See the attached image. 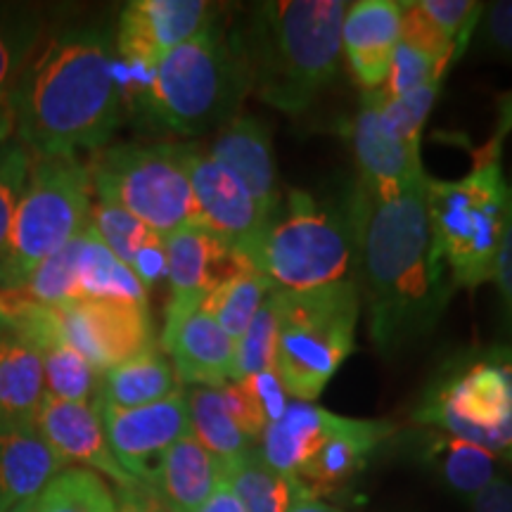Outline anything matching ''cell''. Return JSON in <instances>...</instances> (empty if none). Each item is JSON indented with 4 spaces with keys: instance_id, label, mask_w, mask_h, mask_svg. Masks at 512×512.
Returning a JSON list of instances; mask_svg holds the SVG:
<instances>
[{
    "instance_id": "816d5d0a",
    "label": "cell",
    "mask_w": 512,
    "mask_h": 512,
    "mask_svg": "<svg viewBox=\"0 0 512 512\" xmlns=\"http://www.w3.org/2000/svg\"><path fill=\"white\" fill-rule=\"evenodd\" d=\"M17 136V117L12 102L0 100V150Z\"/></svg>"
},
{
    "instance_id": "f5cc1de1",
    "label": "cell",
    "mask_w": 512,
    "mask_h": 512,
    "mask_svg": "<svg viewBox=\"0 0 512 512\" xmlns=\"http://www.w3.org/2000/svg\"><path fill=\"white\" fill-rule=\"evenodd\" d=\"M12 512H34V503H27V505H19V508H15Z\"/></svg>"
},
{
    "instance_id": "60d3db41",
    "label": "cell",
    "mask_w": 512,
    "mask_h": 512,
    "mask_svg": "<svg viewBox=\"0 0 512 512\" xmlns=\"http://www.w3.org/2000/svg\"><path fill=\"white\" fill-rule=\"evenodd\" d=\"M418 3L441 34L456 43L458 50L465 48L470 36L475 34L484 10V5L475 0H418Z\"/></svg>"
},
{
    "instance_id": "1f68e13d",
    "label": "cell",
    "mask_w": 512,
    "mask_h": 512,
    "mask_svg": "<svg viewBox=\"0 0 512 512\" xmlns=\"http://www.w3.org/2000/svg\"><path fill=\"white\" fill-rule=\"evenodd\" d=\"M432 460L446 486L460 496H477L496 479V456L467 441L441 437L432 446Z\"/></svg>"
},
{
    "instance_id": "7bdbcfd3",
    "label": "cell",
    "mask_w": 512,
    "mask_h": 512,
    "mask_svg": "<svg viewBox=\"0 0 512 512\" xmlns=\"http://www.w3.org/2000/svg\"><path fill=\"white\" fill-rule=\"evenodd\" d=\"M223 401H226V408L230 418L235 420V425L240 427L242 434L256 444L261 441V434H264L268 420L264 415V408L259 406L256 396L249 392L245 382H226L221 384Z\"/></svg>"
},
{
    "instance_id": "52a82bcc",
    "label": "cell",
    "mask_w": 512,
    "mask_h": 512,
    "mask_svg": "<svg viewBox=\"0 0 512 512\" xmlns=\"http://www.w3.org/2000/svg\"><path fill=\"white\" fill-rule=\"evenodd\" d=\"M275 375L294 401L311 403L356 347L361 294L354 278L318 290H275Z\"/></svg>"
},
{
    "instance_id": "f6af8a7d",
    "label": "cell",
    "mask_w": 512,
    "mask_h": 512,
    "mask_svg": "<svg viewBox=\"0 0 512 512\" xmlns=\"http://www.w3.org/2000/svg\"><path fill=\"white\" fill-rule=\"evenodd\" d=\"M238 382L247 384L249 392L256 396L259 406L264 408V415L268 422H275L285 413L287 403L290 401H287V392L283 382H280V377L275 375V370H268V373H259V375H249L245 380H238Z\"/></svg>"
},
{
    "instance_id": "e575fe53",
    "label": "cell",
    "mask_w": 512,
    "mask_h": 512,
    "mask_svg": "<svg viewBox=\"0 0 512 512\" xmlns=\"http://www.w3.org/2000/svg\"><path fill=\"white\" fill-rule=\"evenodd\" d=\"M275 292V290H273ZM273 292L256 311L238 342H235V380L275 370V349H278V309Z\"/></svg>"
},
{
    "instance_id": "f546056e",
    "label": "cell",
    "mask_w": 512,
    "mask_h": 512,
    "mask_svg": "<svg viewBox=\"0 0 512 512\" xmlns=\"http://www.w3.org/2000/svg\"><path fill=\"white\" fill-rule=\"evenodd\" d=\"M185 399H188L192 437L209 453H214L221 463L252 451L254 444L230 418L221 387H192Z\"/></svg>"
},
{
    "instance_id": "7c38bea8",
    "label": "cell",
    "mask_w": 512,
    "mask_h": 512,
    "mask_svg": "<svg viewBox=\"0 0 512 512\" xmlns=\"http://www.w3.org/2000/svg\"><path fill=\"white\" fill-rule=\"evenodd\" d=\"M57 309L67 344L100 375L128 358L155 349V330L147 304L81 299Z\"/></svg>"
},
{
    "instance_id": "d6a6232c",
    "label": "cell",
    "mask_w": 512,
    "mask_h": 512,
    "mask_svg": "<svg viewBox=\"0 0 512 512\" xmlns=\"http://www.w3.org/2000/svg\"><path fill=\"white\" fill-rule=\"evenodd\" d=\"M41 36V19L34 12L0 10V100L12 102Z\"/></svg>"
},
{
    "instance_id": "ffe728a7",
    "label": "cell",
    "mask_w": 512,
    "mask_h": 512,
    "mask_svg": "<svg viewBox=\"0 0 512 512\" xmlns=\"http://www.w3.org/2000/svg\"><path fill=\"white\" fill-rule=\"evenodd\" d=\"M46 399L43 358L15 325L0 318V432L36 430Z\"/></svg>"
},
{
    "instance_id": "e0dca14e",
    "label": "cell",
    "mask_w": 512,
    "mask_h": 512,
    "mask_svg": "<svg viewBox=\"0 0 512 512\" xmlns=\"http://www.w3.org/2000/svg\"><path fill=\"white\" fill-rule=\"evenodd\" d=\"M382 91L363 95L361 107L349 124V143L358 166V185L373 192H392L425 176L420 147L403 145L382 126Z\"/></svg>"
},
{
    "instance_id": "f35d334b",
    "label": "cell",
    "mask_w": 512,
    "mask_h": 512,
    "mask_svg": "<svg viewBox=\"0 0 512 512\" xmlns=\"http://www.w3.org/2000/svg\"><path fill=\"white\" fill-rule=\"evenodd\" d=\"M446 69V64H439L434 57L422 53V50L399 41L392 64H389L387 81H384L380 91L387 98H401V95L418 91L422 86H430L434 81H444Z\"/></svg>"
},
{
    "instance_id": "836d02e7",
    "label": "cell",
    "mask_w": 512,
    "mask_h": 512,
    "mask_svg": "<svg viewBox=\"0 0 512 512\" xmlns=\"http://www.w3.org/2000/svg\"><path fill=\"white\" fill-rule=\"evenodd\" d=\"M81 247L83 230L60 252L48 256L43 264H38L24 287H19L15 292H22L24 297L46 306H67L79 302Z\"/></svg>"
},
{
    "instance_id": "603a6c76",
    "label": "cell",
    "mask_w": 512,
    "mask_h": 512,
    "mask_svg": "<svg viewBox=\"0 0 512 512\" xmlns=\"http://www.w3.org/2000/svg\"><path fill=\"white\" fill-rule=\"evenodd\" d=\"M221 479V460L188 434L159 460L150 489L157 491L166 512H202Z\"/></svg>"
},
{
    "instance_id": "7402d4cb",
    "label": "cell",
    "mask_w": 512,
    "mask_h": 512,
    "mask_svg": "<svg viewBox=\"0 0 512 512\" xmlns=\"http://www.w3.org/2000/svg\"><path fill=\"white\" fill-rule=\"evenodd\" d=\"M344 420L347 418L313 403L290 401L285 413L275 422H268L261 434V458L280 475L299 479L304 465L344 425Z\"/></svg>"
},
{
    "instance_id": "f907efd6",
    "label": "cell",
    "mask_w": 512,
    "mask_h": 512,
    "mask_svg": "<svg viewBox=\"0 0 512 512\" xmlns=\"http://www.w3.org/2000/svg\"><path fill=\"white\" fill-rule=\"evenodd\" d=\"M138 491L140 489H121V496L117 498V512H162L159 505L147 503Z\"/></svg>"
},
{
    "instance_id": "6da1fadb",
    "label": "cell",
    "mask_w": 512,
    "mask_h": 512,
    "mask_svg": "<svg viewBox=\"0 0 512 512\" xmlns=\"http://www.w3.org/2000/svg\"><path fill=\"white\" fill-rule=\"evenodd\" d=\"M427 178L392 192L356 185L347 202L358 294L368 306L370 339L384 356L430 335L451 287L432 261Z\"/></svg>"
},
{
    "instance_id": "30bf717a",
    "label": "cell",
    "mask_w": 512,
    "mask_h": 512,
    "mask_svg": "<svg viewBox=\"0 0 512 512\" xmlns=\"http://www.w3.org/2000/svg\"><path fill=\"white\" fill-rule=\"evenodd\" d=\"M88 171L100 202L128 211L159 235L195 223L183 145L102 147Z\"/></svg>"
},
{
    "instance_id": "f1b7e54d",
    "label": "cell",
    "mask_w": 512,
    "mask_h": 512,
    "mask_svg": "<svg viewBox=\"0 0 512 512\" xmlns=\"http://www.w3.org/2000/svg\"><path fill=\"white\" fill-rule=\"evenodd\" d=\"M273 290L275 287L271 285V280L264 278L247 261L228 280H223L216 290H211L204 297L202 309L221 325V330L233 342H238L245 335L249 323H252L256 311L261 309V304L266 302V297Z\"/></svg>"
},
{
    "instance_id": "8992f818",
    "label": "cell",
    "mask_w": 512,
    "mask_h": 512,
    "mask_svg": "<svg viewBox=\"0 0 512 512\" xmlns=\"http://www.w3.org/2000/svg\"><path fill=\"white\" fill-rule=\"evenodd\" d=\"M413 420L512 463L510 344L463 351L446 361L427 384Z\"/></svg>"
},
{
    "instance_id": "ba28073f",
    "label": "cell",
    "mask_w": 512,
    "mask_h": 512,
    "mask_svg": "<svg viewBox=\"0 0 512 512\" xmlns=\"http://www.w3.org/2000/svg\"><path fill=\"white\" fill-rule=\"evenodd\" d=\"M245 259L275 290L306 292L342 283L354 271V238L347 214L292 190L278 204Z\"/></svg>"
},
{
    "instance_id": "83f0119b",
    "label": "cell",
    "mask_w": 512,
    "mask_h": 512,
    "mask_svg": "<svg viewBox=\"0 0 512 512\" xmlns=\"http://www.w3.org/2000/svg\"><path fill=\"white\" fill-rule=\"evenodd\" d=\"M81 299L147 304V290L136 278V273L102 245L88 223L83 228L79 264V302Z\"/></svg>"
},
{
    "instance_id": "ac0fdd59",
    "label": "cell",
    "mask_w": 512,
    "mask_h": 512,
    "mask_svg": "<svg viewBox=\"0 0 512 512\" xmlns=\"http://www.w3.org/2000/svg\"><path fill=\"white\" fill-rule=\"evenodd\" d=\"M401 41V3L396 0H361L344 15L342 53L351 74L370 91H380L389 64Z\"/></svg>"
},
{
    "instance_id": "5bb4252c",
    "label": "cell",
    "mask_w": 512,
    "mask_h": 512,
    "mask_svg": "<svg viewBox=\"0 0 512 512\" xmlns=\"http://www.w3.org/2000/svg\"><path fill=\"white\" fill-rule=\"evenodd\" d=\"M100 418L114 458L128 475L147 489L155 479L164 453L176 441L192 434L188 399L183 392L138 408L100 406Z\"/></svg>"
},
{
    "instance_id": "4fadbf2b",
    "label": "cell",
    "mask_w": 512,
    "mask_h": 512,
    "mask_svg": "<svg viewBox=\"0 0 512 512\" xmlns=\"http://www.w3.org/2000/svg\"><path fill=\"white\" fill-rule=\"evenodd\" d=\"M183 164L195 200V223L245 259L271 216L256 204L240 178L207 152L183 145Z\"/></svg>"
},
{
    "instance_id": "d590c367",
    "label": "cell",
    "mask_w": 512,
    "mask_h": 512,
    "mask_svg": "<svg viewBox=\"0 0 512 512\" xmlns=\"http://www.w3.org/2000/svg\"><path fill=\"white\" fill-rule=\"evenodd\" d=\"M31 166H34V152L17 136L0 150V264L8 254L12 223L27 188Z\"/></svg>"
},
{
    "instance_id": "277c9868",
    "label": "cell",
    "mask_w": 512,
    "mask_h": 512,
    "mask_svg": "<svg viewBox=\"0 0 512 512\" xmlns=\"http://www.w3.org/2000/svg\"><path fill=\"white\" fill-rule=\"evenodd\" d=\"M342 0L261 3L252 22V86L266 105L302 114L328 88L342 57Z\"/></svg>"
},
{
    "instance_id": "7dc6e473",
    "label": "cell",
    "mask_w": 512,
    "mask_h": 512,
    "mask_svg": "<svg viewBox=\"0 0 512 512\" xmlns=\"http://www.w3.org/2000/svg\"><path fill=\"white\" fill-rule=\"evenodd\" d=\"M470 501L475 512H512V484L496 477Z\"/></svg>"
},
{
    "instance_id": "ee69618b",
    "label": "cell",
    "mask_w": 512,
    "mask_h": 512,
    "mask_svg": "<svg viewBox=\"0 0 512 512\" xmlns=\"http://www.w3.org/2000/svg\"><path fill=\"white\" fill-rule=\"evenodd\" d=\"M498 299H501L503 325L512 342V178L508 181V211H505V226L501 235V245H498L494 271H491Z\"/></svg>"
},
{
    "instance_id": "681fc988",
    "label": "cell",
    "mask_w": 512,
    "mask_h": 512,
    "mask_svg": "<svg viewBox=\"0 0 512 512\" xmlns=\"http://www.w3.org/2000/svg\"><path fill=\"white\" fill-rule=\"evenodd\" d=\"M287 512H344V510L332 508V505L323 503L318 496H313L311 491L302 484V489L297 491V496H294V501Z\"/></svg>"
},
{
    "instance_id": "3957f363",
    "label": "cell",
    "mask_w": 512,
    "mask_h": 512,
    "mask_svg": "<svg viewBox=\"0 0 512 512\" xmlns=\"http://www.w3.org/2000/svg\"><path fill=\"white\" fill-rule=\"evenodd\" d=\"M512 131V93L501 102L494 136L472 152L470 171L458 181L427 178V216L432 261L456 287H479L491 280L508 211L503 176V143Z\"/></svg>"
},
{
    "instance_id": "9a60e30c",
    "label": "cell",
    "mask_w": 512,
    "mask_h": 512,
    "mask_svg": "<svg viewBox=\"0 0 512 512\" xmlns=\"http://www.w3.org/2000/svg\"><path fill=\"white\" fill-rule=\"evenodd\" d=\"M202 297H171L162 349L178 380L192 387H221L235 380V342L202 309Z\"/></svg>"
},
{
    "instance_id": "5b68a950",
    "label": "cell",
    "mask_w": 512,
    "mask_h": 512,
    "mask_svg": "<svg viewBox=\"0 0 512 512\" xmlns=\"http://www.w3.org/2000/svg\"><path fill=\"white\" fill-rule=\"evenodd\" d=\"M247 86L252 74L211 24L155 64L140 105L166 131L192 138L226 126Z\"/></svg>"
},
{
    "instance_id": "8d00e7d4",
    "label": "cell",
    "mask_w": 512,
    "mask_h": 512,
    "mask_svg": "<svg viewBox=\"0 0 512 512\" xmlns=\"http://www.w3.org/2000/svg\"><path fill=\"white\" fill-rule=\"evenodd\" d=\"M88 226L93 228V233L98 235L102 245L110 249L119 261H124L128 268H131L140 249L147 245V240L157 235L155 230L147 228L136 216L105 202H98L91 209Z\"/></svg>"
},
{
    "instance_id": "db71d44e",
    "label": "cell",
    "mask_w": 512,
    "mask_h": 512,
    "mask_svg": "<svg viewBox=\"0 0 512 512\" xmlns=\"http://www.w3.org/2000/svg\"><path fill=\"white\" fill-rule=\"evenodd\" d=\"M162 512H166V510H164V508H162Z\"/></svg>"
},
{
    "instance_id": "d4e9b609",
    "label": "cell",
    "mask_w": 512,
    "mask_h": 512,
    "mask_svg": "<svg viewBox=\"0 0 512 512\" xmlns=\"http://www.w3.org/2000/svg\"><path fill=\"white\" fill-rule=\"evenodd\" d=\"M392 432V422L347 418L344 425L320 446L316 456L304 465L299 482L313 496L328 494L337 486L347 484L351 477L368 465L375 448Z\"/></svg>"
},
{
    "instance_id": "8fae6325",
    "label": "cell",
    "mask_w": 512,
    "mask_h": 512,
    "mask_svg": "<svg viewBox=\"0 0 512 512\" xmlns=\"http://www.w3.org/2000/svg\"><path fill=\"white\" fill-rule=\"evenodd\" d=\"M211 24L214 10L204 0H133L121 10L114 48L143 93L155 64Z\"/></svg>"
},
{
    "instance_id": "9c48e42d",
    "label": "cell",
    "mask_w": 512,
    "mask_h": 512,
    "mask_svg": "<svg viewBox=\"0 0 512 512\" xmlns=\"http://www.w3.org/2000/svg\"><path fill=\"white\" fill-rule=\"evenodd\" d=\"M91 171L79 157H34L0 264V292H15L38 264L86 228L93 209Z\"/></svg>"
},
{
    "instance_id": "cb8c5ba5",
    "label": "cell",
    "mask_w": 512,
    "mask_h": 512,
    "mask_svg": "<svg viewBox=\"0 0 512 512\" xmlns=\"http://www.w3.org/2000/svg\"><path fill=\"white\" fill-rule=\"evenodd\" d=\"M62 470L67 463L38 430L0 432V512L34 503Z\"/></svg>"
},
{
    "instance_id": "74e56055",
    "label": "cell",
    "mask_w": 512,
    "mask_h": 512,
    "mask_svg": "<svg viewBox=\"0 0 512 512\" xmlns=\"http://www.w3.org/2000/svg\"><path fill=\"white\" fill-rule=\"evenodd\" d=\"M439 88L441 81H434L430 86H422L418 91L401 95V98H387L384 95L380 119L389 136L403 145L420 147L422 128H425V121L430 117Z\"/></svg>"
},
{
    "instance_id": "b9f144b4",
    "label": "cell",
    "mask_w": 512,
    "mask_h": 512,
    "mask_svg": "<svg viewBox=\"0 0 512 512\" xmlns=\"http://www.w3.org/2000/svg\"><path fill=\"white\" fill-rule=\"evenodd\" d=\"M479 48L486 55L512 62V0L484 5L477 24Z\"/></svg>"
},
{
    "instance_id": "44dd1931",
    "label": "cell",
    "mask_w": 512,
    "mask_h": 512,
    "mask_svg": "<svg viewBox=\"0 0 512 512\" xmlns=\"http://www.w3.org/2000/svg\"><path fill=\"white\" fill-rule=\"evenodd\" d=\"M164 249L171 297L204 299L242 264H247L197 223L164 235Z\"/></svg>"
},
{
    "instance_id": "d6986e66",
    "label": "cell",
    "mask_w": 512,
    "mask_h": 512,
    "mask_svg": "<svg viewBox=\"0 0 512 512\" xmlns=\"http://www.w3.org/2000/svg\"><path fill=\"white\" fill-rule=\"evenodd\" d=\"M207 155L238 176L268 216L278 209V169H275L271 133L264 121L256 117H233L219 128Z\"/></svg>"
},
{
    "instance_id": "7a4b0ae2",
    "label": "cell",
    "mask_w": 512,
    "mask_h": 512,
    "mask_svg": "<svg viewBox=\"0 0 512 512\" xmlns=\"http://www.w3.org/2000/svg\"><path fill=\"white\" fill-rule=\"evenodd\" d=\"M114 53L112 38L93 27L41 36L12 95L17 138L34 157H79L107 145L121 114Z\"/></svg>"
},
{
    "instance_id": "484cf974",
    "label": "cell",
    "mask_w": 512,
    "mask_h": 512,
    "mask_svg": "<svg viewBox=\"0 0 512 512\" xmlns=\"http://www.w3.org/2000/svg\"><path fill=\"white\" fill-rule=\"evenodd\" d=\"M181 392L174 366L157 349L119 363L102 373L98 401L100 406L138 408L162 401Z\"/></svg>"
},
{
    "instance_id": "4dcf8cb0",
    "label": "cell",
    "mask_w": 512,
    "mask_h": 512,
    "mask_svg": "<svg viewBox=\"0 0 512 512\" xmlns=\"http://www.w3.org/2000/svg\"><path fill=\"white\" fill-rule=\"evenodd\" d=\"M34 512H117V496L98 472L67 467L36 498Z\"/></svg>"
},
{
    "instance_id": "4316f807",
    "label": "cell",
    "mask_w": 512,
    "mask_h": 512,
    "mask_svg": "<svg viewBox=\"0 0 512 512\" xmlns=\"http://www.w3.org/2000/svg\"><path fill=\"white\" fill-rule=\"evenodd\" d=\"M223 472L233 494L238 496L242 512H287L302 489L299 479H290L268 467L259 446L223 463Z\"/></svg>"
},
{
    "instance_id": "c3c4849f",
    "label": "cell",
    "mask_w": 512,
    "mask_h": 512,
    "mask_svg": "<svg viewBox=\"0 0 512 512\" xmlns=\"http://www.w3.org/2000/svg\"><path fill=\"white\" fill-rule=\"evenodd\" d=\"M202 512H242V505L238 501V496L233 494V489H230L226 472H223L219 489L214 491V496L209 498L207 505L202 508Z\"/></svg>"
},
{
    "instance_id": "bcb514c9",
    "label": "cell",
    "mask_w": 512,
    "mask_h": 512,
    "mask_svg": "<svg viewBox=\"0 0 512 512\" xmlns=\"http://www.w3.org/2000/svg\"><path fill=\"white\" fill-rule=\"evenodd\" d=\"M131 271L143 283L147 292L155 287L159 280L166 278V249H164V235H152L147 245L140 249L133 259Z\"/></svg>"
},
{
    "instance_id": "2e32d148",
    "label": "cell",
    "mask_w": 512,
    "mask_h": 512,
    "mask_svg": "<svg viewBox=\"0 0 512 512\" xmlns=\"http://www.w3.org/2000/svg\"><path fill=\"white\" fill-rule=\"evenodd\" d=\"M36 430L64 463H83L98 475L110 477L121 489H145L114 458L102 427L100 406L53 399L46 394L38 408Z\"/></svg>"
},
{
    "instance_id": "ab89813d",
    "label": "cell",
    "mask_w": 512,
    "mask_h": 512,
    "mask_svg": "<svg viewBox=\"0 0 512 512\" xmlns=\"http://www.w3.org/2000/svg\"><path fill=\"white\" fill-rule=\"evenodd\" d=\"M401 41L422 50V53L434 57L439 64H446V67L458 55L456 43L441 34L437 24L422 12L418 0L415 3H401Z\"/></svg>"
}]
</instances>
